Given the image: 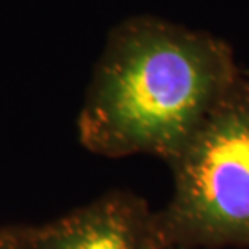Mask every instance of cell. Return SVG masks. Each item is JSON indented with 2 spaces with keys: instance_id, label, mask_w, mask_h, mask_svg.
Masks as SVG:
<instances>
[{
  "instance_id": "6da1fadb",
  "label": "cell",
  "mask_w": 249,
  "mask_h": 249,
  "mask_svg": "<svg viewBox=\"0 0 249 249\" xmlns=\"http://www.w3.org/2000/svg\"><path fill=\"white\" fill-rule=\"evenodd\" d=\"M241 73L223 39L141 15L110 31L78 113L96 156L170 162Z\"/></svg>"
},
{
  "instance_id": "7a4b0ae2",
  "label": "cell",
  "mask_w": 249,
  "mask_h": 249,
  "mask_svg": "<svg viewBox=\"0 0 249 249\" xmlns=\"http://www.w3.org/2000/svg\"><path fill=\"white\" fill-rule=\"evenodd\" d=\"M167 163L173 191L159 217L170 249H249L248 78Z\"/></svg>"
},
{
  "instance_id": "3957f363",
  "label": "cell",
  "mask_w": 249,
  "mask_h": 249,
  "mask_svg": "<svg viewBox=\"0 0 249 249\" xmlns=\"http://www.w3.org/2000/svg\"><path fill=\"white\" fill-rule=\"evenodd\" d=\"M33 249H170L159 211L129 191H110L42 225Z\"/></svg>"
},
{
  "instance_id": "277c9868",
  "label": "cell",
  "mask_w": 249,
  "mask_h": 249,
  "mask_svg": "<svg viewBox=\"0 0 249 249\" xmlns=\"http://www.w3.org/2000/svg\"><path fill=\"white\" fill-rule=\"evenodd\" d=\"M0 249H33L31 227H0Z\"/></svg>"
},
{
  "instance_id": "5b68a950",
  "label": "cell",
  "mask_w": 249,
  "mask_h": 249,
  "mask_svg": "<svg viewBox=\"0 0 249 249\" xmlns=\"http://www.w3.org/2000/svg\"><path fill=\"white\" fill-rule=\"evenodd\" d=\"M172 249H189V248H172Z\"/></svg>"
}]
</instances>
